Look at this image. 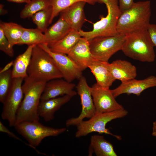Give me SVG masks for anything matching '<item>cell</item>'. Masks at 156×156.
<instances>
[{"label":"cell","instance_id":"obj_4","mask_svg":"<svg viewBox=\"0 0 156 156\" xmlns=\"http://www.w3.org/2000/svg\"><path fill=\"white\" fill-rule=\"evenodd\" d=\"M27 72L29 77L46 82L63 78L53 58L38 45L33 48Z\"/></svg>","mask_w":156,"mask_h":156},{"label":"cell","instance_id":"obj_32","mask_svg":"<svg viewBox=\"0 0 156 156\" xmlns=\"http://www.w3.org/2000/svg\"><path fill=\"white\" fill-rule=\"evenodd\" d=\"M119 9L122 12L129 9L133 4L134 0H118Z\"/></svg>","mask_w":156,"mask_h":156},{"label":"cell","instance_id":"obj_34","mask_svg":"<svg viewBox=\"0 0 156 156\" xmlns=\"http://www.w3.org/2000/svg\"><path fill=\"white\" fill-rule=\"evenodd\" d=\"M13 63L14 61H12L7 64L3 68L0 69V73L5 72L10 69V67L13 66Z\"/></svg>","mask_w":156,"mask_h":156},{"label":"cell","instance_id":"obj_12","mask_svg":"<svg viewBox=\"0 0 156 156\" xmlns=\"http://www.w3.org/2000/svg\"><path fill=\"white\" fill-rule=\"evenodd\" d=\"M91 92L96 113L112 112L124 109L116 101L111 90L102 87L97 83L91 87Z\"/></svg>","mask_w":156,"mask_h":156},{"label":"cell","instance_id":"obj_25","mask_svg":"<svg viewBox=\"0 0 156 156\" xmlns=\"http://www.w3.org/2000/svg\"><path fill=\"white\" fill-rule=\"evenodd\" d=\"M0 27L9 42L13 46L18 44L25 29L15 23L2 21L0 22Z\"/></svg>","mask_w":156,"mask_h":156},{"label":"cell","instance_id":"obj_14","mask_svg":"<svg viewBox=\"0 0 156 156\" xmlns=\"http://www.w3.org/2000/svg\"><path fill=\"white\" fill-rule=\"evenodd\" d=\"M75 86L74 83L61 78L51 80L45 84L40 101L65 95L73 97L77 94V92L73 90Z\"/></svg>","mask_w":156,"mask_h":156},{"label":"cell","instance_id":"obj_30","mask_svg":"<svg viewBox=\"0 0 156 156\" xmlns=\"http://www.w3.org/2000/svg\"><path fill=\"white\" fill-rule=\"evenodd\" d=\"M14 46L12 44L5 35L0 27V50L10 57L14 55Z\"/></svg>","mask_w":156,"mask_h":156},{"label":"cell","instance_id":"obj_21","mask_svg":"<svg viewBox=\"0 0 156 156\" xmlns=\"http://www.w3.org/2000/svg\"><path fill=\"white\" fill-rule=\"evenodd\" d=\"M81 37L79 31L72 29L63 38L47 44L52 51L68 55Z\"/></svg>","mask_w":156,"mask_h":156},{"label":"cell","instance_id":"obj_7","mask_svg":"<svg viewBox=\"0 0 156 156\" xmlns=\"http://www.w3.org/2000/svg\"><path fill=\"white\" fill-rule=\"evenodd\" d=\"M17 132L27 141L31 147L38 153H40L36 147L38 146L44 138L56 137L66 130L65 128H55L45 126L39 121H24L16 124L14 126Z\"/></svg>","mask_w":156,"mask_h":156},{"label":"cell","instance_id":"obj_22","mask_svg":"<svg viewBox=\"0 0 156 156\" xmlns=\"http://www.w3.org/2000/svg\"><path fill=\"white\" fill-rule=\"evenodd\" d=\"M35 45L28 46L26 50L18 55L14 60L12 70L13 78L28 77L27 70L31 60L33 48Z\"/></svg>","mask_w":156,"mask_h":156},{"label":"cell","instance_id":"obj_20","mask_svg":"<svg viewBox=\"0 0 156 156\" xmlns=\"http://www.w3.org/2000/svg\"><path fill=\"white\" fill-rule=\"evenodd\" d=\"M88 156L94 153L97 156H117L113 145L101 135H94L90 139Z\"/></svg>","mask_w":156,"mask_h":156},{"label":"cell","instance_id":"obj_18","mask_svg":"<svg viewBox=\"0 0 156 156\" xmlns=\"http://www.w3.org/2000/svg\"><path fill=\"white\" fill-rule=\"evenodd\" d=\"M109 70L115 80L121 83L135 79L137 75L136 67L130 62L125 60H117L108 64Z\"/></svg>","mask_w":156,"mask_h":156},{"label":"cell","instance_id":"obj_6","mask_svg":"<svg viewBox=\"0 0 156 156\" xmlns=\"http://www.w3.org/2000/svg\"><path fill=\"white\" fill-rule=\"evenodd\" d=\"M128 111L125 109L112 112L96 113L92 118L86 121L83 120L76 126L77 131L75 137L77 138L85 136L94 132L111 135L119 140L121 136L115 135L106 127L107 124L112 120L122 118L127 116Z\"/></svg>","mask_w":156,"mask_h":156},{"label":"cell","instance_id":"obj_37","mask_svg":"<svg viewBox=\"0 0 156 156\" xmlns=\"http://www.w3.org/2000/svg\"><path fill=\"white\" fill-rule=\"evenodd\" d=\"M152 135L153 136L156 137V120L153 123Z\"/></svg>","mask_w":156,"mask_h":156},{"label":"cell","instance_id":"obj_29","mask_svg":"<svg viewBox=\"0 0 156 156\" xmlns=\"http://www.w3.org/2000/svg\"><path fill=\"white\" fill-rule=\"evenodd\" d=\"M12 80V70L0 73V101L2 103L10 89Z\"/></svg>","mask_w":156,"mask_h":156},{"label":"cell","instance_id":"obj_8","mask_svg":"<svg viewBox=\"0 0 156 156\" xmlns=\"http://www.w3.org/2000/svg\"><path fill=\"white\" fill-rule=\"evenodd\" d=\"M125 35L101 36L89 40L92 53L95 59L108 62L110 57L121 49Z\"/></svg>","mask_w":156,"mask_h":156},{"label":"cell","instance_id":"obj_13","mask_svg":"<svg viewBox=\"0 0 156 156\" xmlns=\"http://www.w3.org/2000/svg\"><path fill=\"white\" fill-rule=\"evenodd\" d=\"M155 87L156 76L151 75L142 80L134 79L121 83L119 86L111 90L115 98L123 94H133L139 96L144 90Z\"/></svg>","mask_w":156,"mask_h":156},{"label":"cell","instance_id":"obj_3","mask_svg":"<svg viewBox=\"0 0 156 156\" xmlns=\"http://www.w3.org/2000/svg\"><path fill=\"white\" fill-rule=\"evenodd\" d=\"M154 47L147 29H143L126 35L121 50L133 59L150 63L155 60Z\"/></svg>","mask_w":156,"mask_h":156},{"label":"cell","instance_id":"obj_5","mask_svg":"<svg viewBox=\"0 0 156 156\" xmlns=\"http://www.w3.org/2000/svg\"><path fill=\"white\" fill-rule=\"evenodd\" d=\"M98 0V3L105 5L107 14L105 17H101L100 20L93 24L92 30L86 31L81 29L79 31L81 37L88 40L97 37L115 36L118 34L116 25L122 12L119 9L118 0Z\"/></svg>","mask_w":156,"mask_h":156},{"label":"cell","instance_id":"obj_9","mask_svg":"<svg viewBox=\"0 0 156 156\" xmlns=\"http://www.w3.org/2000/svg\"><path fill=\"white\" fill-rule=\"evenodd\" d=\"M24 79L13 78L10 89L3 103L1 118L7 121L10 127H14L16 122L17 113L23 99L22 83Z\"/></svg>","mask_w":156,"mask_h":156},{"label":"cell","instance_id":"obj_24","mask_svg":"<svg viewBox=\"0 0 156 156\" xmlns=\"http://www.w3.org/2000/svg\"><path fill=\"white\" fill-rule=\"evenodd\" d=\"M46 43L44 33L38 28H26L24 29L18 45L26 44L28 46L37 45Z\"/></svg>","mask_w":156,"mask_h":156},{"label":"cell","instance_id":"obj_23","mask_svg":"<svg viewBox=\"0 0 156 156\" xmlns=\"http://www.w3.org/2000/svg\"><path fill=\"white\" fill-rule=\"evenodd\" d=\"M72 29L61 17L44 33L47 43L57 41L66 36Z\"/></svg>","mask_w":156,"mask_h":156},{"label":"cell","instance_id":"obj_33","mask_svg":"<svg viewBox=\"0 0 156 156\" xmlns=\"http://www.w3.org/2000/svg\"><path fill=\"white\" fill-rule=\"evenodd\" d=\"M147 30L155 47H156V25L150 24Z\"/></svg>","mask_w":156,"mask_h":156},{"label":"cell","instance_id":"obj_31","mask_svg":"<svg viewBox=\"0 0 156 156\" xmlns=\"http://www.w3.org/2000/svg\"><path fill=\"white\" fill-rule=\"evenodd\" d=\"M0 131L1 132L6 133L10 137L19 140L20 141L22 142L27 145L28 146L30 147L31 146L29 144H27L22 140L21 139V138L18 137V136L16 135L14 133L11 131L3 125L1 121H0Z\"/></svg>","mask_w":156,"mask_h":156},{"label":"cell","instance_id":"obj_2","mask_svg":"<svg viewBox=\"0 0 156 156\" xmlns=\"http://www.w3.org/2000/svg\"><path fill=\"white\" fill-rule=\"evenodd\" d=\"M151 15V2L146 0L134 2L128 10L122 12L117 23L119 34L126 35L137 31L148 29Z\"/></svg>","mask_w":156,"mask_h":156},{"label":"cell","instance_id":"obj_35","mask_svg":"<svg viewBox=\"0 0 156 156\" xmlns=\"http://www.w3.org/2000/svg\"><path fill=\"white\" fill-rule=\"evenodd\" d=\"M7 1L11 2L18 3H29L31 0H6Z\"/></svg>","mask_w":156,"mask_h":156},{"label":"cell","instance_id":"obj_19","mask_svg":"<svg viewBox=\"0 0 156 156\" xmlns=\"http://www.w3.org/2000/svg\"><path fill=\"white\" fill-rule=\"evenodd\" d=\"M108 62L95 59L88 67L100 86L109 88L116 80L112 75L108 68Z\"/></svg>","mask_w":156,"mask_h":156},{"label":"cell","instance_id":"obj_1","mask_svg":"<svg viewBox=\"0 0 156 156\" xmlns=\"http://www.w3.org/2000/svg\"><path fill=\"white\" fill-rule=\"evenodd\" d=\"M24 79L22 85L23 98L18 111L15 124L24 121H38L40 120L38 109L47 82L29 77Z\"/></svg>","mask_w":156,"mask_h":156},{"label":"cell","instance_id":"obj_15","mask_svg":"<svg viewBox=\"0 0 156 156\" xmlns=\"http://www.w3.org/2000/svg\"><path fill=\"white\" fill-rule=\"evenodd\" d=\"M67 55L82 71L96 59L91 52L88 40L82 37Z\"/></svg>","mask_w":156,"mask_h":156},{"label":"cell","instance_id":"obj_16","mask_svg":"<svg viewBox=\"0 0 156 156\" xmlns=\"http://www.w3.org/2000/svg\"><path fill=\"white\" fill-rule=\"evenodd\" d=\"M86 3L79 1L73 4L60 13L72 29L79 31L86 21L84 8Z\"/></svg>","mask_w":156,"mask_h":156},{"label":"cell","instance_id":"obj_10","mask_svg":"<svg viewBox=\"0 0 156 156\" xmlns=\"http://www.w3.org/2000/svg\"><path fill=\"white\" fill-rule=\"evenodd\" d=\"M76 86L77 93L80 97L81 110L77 117L70 118L66 120V125L67 127L77 126L85 118H90L96 114L95 109L90 87L86 78L82 77L79 79Z\"/></svg>","mask_w":156,"mask_h":156},{"label":"cell","instance_id":"obj_11","mask_svg":"<svg viewBox=\"0 0 156 156\" xmlns=\"http://www.w3.org/2000/svg\"><path fill=\"white\" fill-rule=\"evenodd\" d=\"M38 45L53 58L64 79L71 82L75 79L79 80L83 76V71L67 55L52 51L46 43Z\"/></svg>","mask_w":156,"mask_h":156},{"label":"cell","instance_id":"obj_36","mask_svg":"<svg viewBox=\"0 0 156 156\" xmlns=\"http://www.w3.org/2000/svg\"><path fill=\"white\" fill-rule=\"evenodd\" d=\"M4 5L2 4H0V15L1 16L4 15L8 13L7 10L4 9Z\"/></svg>","mask_w":156,"mask_h":156},{"label":"cell","instance_id":"obj_27","mask_svg":"<svg viewBox=\"0 0 156 156\" xmlns=\"http://www.w3.org/2000/svg\"><path fill=\"white\" fill-rule=\"evenodd\" d=\"M79 1H84L91 5L98 3V0H50L52 12L50 24L53 19L63 10L74 3Z\"/></svg>","mask_w":156,"mask_h":156},{"label":"cell","instance_id":"obj_26","mask_svg":"<svg viewBox=\"0 0 156 156\" xmlns=\"http://www.w3.org/2000/svg\"><path fill=\"white\" fill-rule=\"evenodd\" d=\"M51 6L50 0H31L21 12L20 17L23 19L31 18L38 12Z\"/></svg>","mask_w":156,"mask_h":156},{"label":"cell","instance_id":"obj_28","mask_svg":"<svg viewBox=\"0 0 156 156\" xmlns=\"http://www.w3.org/2000/svg\"><path fill=\"white\" fill-rule=\"evenodd\" d=\"M52 12L51 6L41 10L36 13L31 17L37 28L43 33L48 28Z\"/></svg>","mask_w":156,"mask_h":156},{"label":"cell","instance_id":"obj_17","mask_svg":"<svg viewBox=\"0 0 156 156\" xmlns=\"http://www.w3.org/2000/svg\"><path fill=\"white\" fill-rule=\"evenodd\" d=\"M72 97L70 95H65L40 101L38 109L39 116L46 122L53 120L55 112L68 102Z\"/></svg>","mask_w":156,"mask_h":156}]
</instances>
